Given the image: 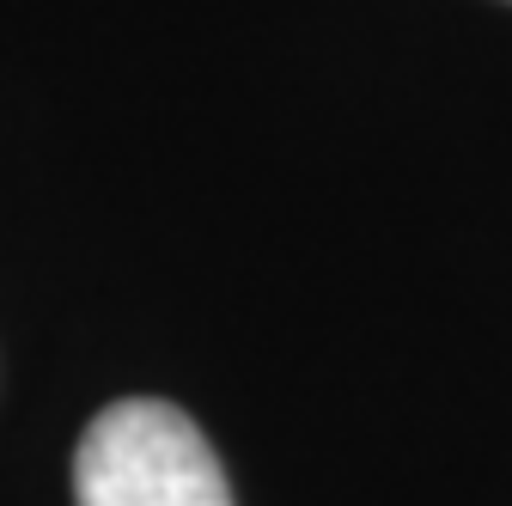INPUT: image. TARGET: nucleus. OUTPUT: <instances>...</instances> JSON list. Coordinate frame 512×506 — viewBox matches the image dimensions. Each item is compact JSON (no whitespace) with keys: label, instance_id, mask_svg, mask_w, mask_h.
Returning <instances> with one entry per match:
<instances>
[{"label":"nucleus","instance_id":"f257e3e1","mask_svg":"<svg viewBox=\"0 0 512 506\" xmlns=\"http://www.w3.org/2000/svg\"><path fill=\"white\" fill-rule=\"evenodd\" d=\"M74 506H232L202 427L171 403L104 409L74 452Z\"/></svg>","mask_w":512,"mask_h":506}]
</instances>
